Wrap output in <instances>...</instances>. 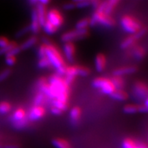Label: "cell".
Returning a JSON list of instances; mask_svg holds the SVG:
<instances>
[{
	"mask_svg": "<svg viewBox=\"0 0 148 148\" xmlns=\"http://www.w3.org/2000/svg\"><path fill=\"white\" fill-rule=\"evenodd\" d=\"M39 88L40 92L44 95H47L52 100L67 103L69 88L64 80L60 77L53 75L49 79V84H47L45 79L39 80Z\"/></svg>",
	"mask_w": 148,
	"mask_h": 148,
	"instance_id": "6da1fadb",
	"label": "cell"
},
{
	"mask_svg": "<svg viewBox=\"0 0 148 148\" xmlns=\"http://www.w3.org/2000/svg\"><path fill=\"white\" fill-rule=\"evenodd\" d=\"M45 57L49 60L51 66H53L56 69L58 74L60 75L65 74L66 67L64 66V62L60 55V53L54 46L52 45L46 46Z\"/></svg>",
	"mask_w": 148,
	"mask_h": 148,
	"instance_id": "7a4b0ae2",
	"label": "cell"
},
{
	"mask_svg": "<svg viewBox=\"0 0 148 148\" xmlns=\"http://www.w3.org/2000/svg\"><path fill=\"white\" fill-rule=\"evenodd\" d=\"M97 23L110 27L114 25V21L112 18L108 15H106L103 12L95 11L91 18L89 20V25L95 26Z\"/></svg>",
	"mask_w": 148,
	"mask_h": 148,
	"instance_id": "3957f363",
	"label": "cell"
},
{
	"mask_svg": "<svg viewBox=\"0 0 148 148\" xmlns=\"http://www.w3.org/2000/svg\"><path fill=\"white\" fill-rule=\"evenodd\" d=\"M121 25L125 32L131 34H135L141 28L140 23L130 16H124L121 18Z\"/></svg>",
	"mask_w": 148,
	"mask_h": 148,
	"instance_id": "277c9868",
	"label": "cell"
},
{
	"mask_svg": "<svg viewBox=\"0 0 148 148\" xmlns=\"http://www.w3.org/2000/svg\"><path fill=\"white\" fill-rule=\"evenodd\" d=\"M92 85L94 87L99 88L103 93L106 95H110L115 90L111 81L107 78H103V77L96 78L92 82Z\"/></svg>",
	"mask_w": 148,
	"mask_h": 148,
	"instance_id": "5b68a950",
	"label": "cell"
},
{
	"mask_svg": "<svg viewBox=\"0 0 148 148\" xmlns=\"http://www.w3.org/2000/svg\"><path fill=\"white\" fill-rule=\"evenodd\" d=\"M88 34V30L86 29H75V30L70 31L64 33L61 36V40L62 42H71L73 40L80 39V38H85Z\"/></svg>",
	"mask_w": 148,
	"mask_h": 148,
	"instance_id": "8992f818",
	"label": "cell"
},
{
	"mask_svg": "<svg viewBox=\"0 0 148 148\" xmlns=\"http://www.w3.org/2000/svg\"><path fill=\"white\" fill-rule=\"evenodd\" d=\"M147 27H141L137 32H136L135 34H132V36H129L128 38L123 40L121 45V47L122 49H126V48L130 47L135 41H136L140 38H141L142 36H143L147 32Z\"/></svg>",
	"mask_w": 148,
	"mask_h": 148,
	"instance_id": "52a82bcc",
	"label": "cell"
},
{
	"mask_svg": "<svg viewBox=\"0 0 148 148\" xmlns=\"http://www.w3.org/2000/svg\"><path fill=\"white\" fill-rule=\"evenodd\" d=\"M46 21L52 24L56 28H58L63 23V18L58 10H51L46 14Z\"/></svg>",
	"mask_w": 148,
	"mask_h": 148,
	"instance_id": "ba28073f",
	"label": "cell"
},
{
	"mask_svg": "<svg viewBox=\"0 0 148 148\" xmlns=\"http://www.w3.org/2000/svg\"><path fill=\"white\" fill-rule=\"evenodd\" d=\"M133 92L135 98L138 101H143L147 99V88L142 83H136L134 86Z\"/></svg>",
	"mask_w": 148,
	"mask_h": 148,
	"instance_id": "9c48e42d",
	"label": "cell"
},
{
	"mask_svg": "<svg viewBox=\"0 0 148 148\" xmlns=\"http://www.w3.org/2000/svg\"><path fill=\"white\" fill-rule=\"evenodd\" d=\"M45 114V109L42 106H34L29 110L28 119L31 121L40 119Z\"/></svg>",
	"mask_w": 148,
	"mask_h": 148,
	"instance_id": "30bf717a",
	"label": "cell"
},
{
	"mask_svg": "<svg viewBox=\"0 0 148 148\" xmlns=\"http://www.w3.org/2000/svg\"><path fill=\"white\" fill-rule=\"evenodd\" d=\"M30 31L34 34H36L39 32L40 29V24L38 22V16H37L36 9H33L32 10V14H31V23L29 25Z\"/></svg>",
	"mask_w": 148,
	"mask_h": 148,
	"instance_id": "8fae6325",
	"label": "cell"
},
{
	"mask_svg": "<svg viewBox=\"0 0 148 148\" xmlns=\"http://www.w3.org/2000/svg\"><path fill=\"white\" fill-rule=\"evenodd\" d=\"M63 51L66 60L70 62H73L74 55H75V47L72 44V42H65L63 46Z\"/></svg>",
	"mask_w": 148,
	"mask_h": 148,
	"instance_id": "7c38bea8",
	"label": "cell"
},
{
	"mask_svg": "<svg viewBox=\"0 0 148 148\" xmlns=\"http://www.w3.org/2000/svg\"><path fill=\"white\" fill-rule=\"evenodd\" d=\"M65 75V79L64 81L66 83V84L69 86V84H71L73 79H75V76L77 75V66H73L66 68Z\"/></svg>",
	"mask_w": 148,
	"mask_h": 148,
	"instance_id": "4fadbf2b",
	"label": "cell"
},
{
	"mask_svg": "<svg viewBox=\"0 0 148 148\" xmlns=\"http://www.w3.org/2000/svg\"><path fill=\"white\" fill-rule=\"evenodd\" d=\"M123 148H147L146 144L131 138H126L122 143Z\"/></svg>",
	"mask_w": 148,
	"mask_h": 148,
	"instance_id": "5bb4252c",
	"label": "cell"
},
{
	"mask_svg": "<svg viewBox=\"0 0 148 148\" xmlns=\"http://www.w3.org/2000/svg\"><path fill=\"white\" fill-rule=\"evenodd\" d=\"M36 14L37 16H38V22L40 26L42 27V25L45 24L46 22V12H45V8L43 5L40 4V3H38L36 5Z\"/></svg>",
	"mask_w": 148,
	"mask_h": 148,
	"instance_id": "9a60e30c",
	"label": "cell"
},
{
	"mask_svg": "<svg viewBox=\"0 0 148 148\" xmlns=\"http://www.w3.org/2000/svg\"><path fill=\"white\" fill-rule=\"evenodd\" d=\"M106 58L103 54L99 53L97 54V56L95 58V69L98 72L103 71V70L105 69L106 66Z\"/></svg>",
	"mask_w": 148,
	"mask_h": 148,
	"instance_id": "2e32d148",
	"label": "cell"
},
{
	"mask_svg": "<svg viewBox=\"0 0 148 148\" xmlns=\"http://www.w3.org/2000/svg\"><path fill=\"white\" fill-rule=\"evenodd\" d=\"M136 68L134 67V66H127V67H123L116 69L115 71L113 72V75L114 76L121 77L122 75L134 73V72H136Z\"/></svg>",
	"mask_w": 148,
	"mask_h": 148,
	"instance_id": "e0dca14e",
	"label": "cell"
},
{
	"mask_svg": "<svg viewBox=\"0 0 148 148\" xmlns=\"http://www.w3.org/2000/svg\"><path fill=\"white\" fill-rule=\"evenodd\" d=\"M26 118L25 115V112L22 108H18L14 112L12 116V123H16L20 121H22L24 119Z\"/></svg>",
	"mask_w": 148,
	"mask_h": 148,
	"instance_id": "ac0fdd59",
	"label": "cell"
},
{
	"mask_svg": "<svg viewBox=\"0 0 148 148\" xmlns=\"http://www.w3.org/2000/svg\"><path fill=\"white\" fill-rule=\"evenodd\" d=\"M110 97L118 101H125L127 99V95L126 92L122 90H115L111 94Z\"/></svg>",
	"mask_w": 148,
	"mask_h": 148,
	"instance_id": "d6986e66",
	"label": "cell"
},
{
	"mask_svg": "<svg viewBox=\"0 0 148 148\" xmlns=\"http://www.w3.org/2000/svg\"><path fill=\"white\" fill-rule=\"evenodd\" d=\"M80 109L78 107H73L70 111V118L73 124H76L80 117Z\"/></svg>",
	"mask_w": 148,
	"mask_h": 148,
	"instance_id": "ffe728a7",
	"label": "cell"
},
{
	"mask_svg": "<svg viewBox=\"0 0 148 148\" xmlns=\"http://www.w3.org/2000/svg\"><path fill=\"white\" fill-rule=\"evenodd\" d=\"M37 42V38L36 36H32L30 38H29L28 39L25 40V42H23L21 44V46H19L21 48V50H25V49H29V48L32 47V46H34Z\"/></svg>",
	"mask_w": 148,
	"mask_h": 148,
	"instance_id": "44dd1931",
	"label": "cell"
},
{
	"mask_svg": "<svg viewBox=\"0 0 148 148\" xmlns=\"http://www.w3.org/2000/svg\"><path fill=\"white\" fill-rule=\"evenodd\" d=\"M52 143L56 148H71L69 143L66 140L61 138H55L52 140Z\"/></svg>",
	"mask_w": 148,
	"mask_h": 148,
	"instance_id": "7402d4cb",
	"label": "cell"
},
{
	"mask_svg": "<svg viewBox=\"0 0 148 148\" xmlns=\"http://www.w3.org/2000/svg\"><path fill=\"white\" fill-rule=\"evenodd\" d=\"M119 2V1H118V0H110V1H107L106 8H105L103 13L106 14V15H110V14L113 10V9L115 8L116 5Z\"/></svg>",
	"mask_w": 148,
	"mask_h": 148,
	"instance_id": "603a6c76",
	"label": "cell"
},
{
	"mask_svg": "<svg viewBox=\"0 0 148 148\" xmlns=\"http://www.w3.org/2000/svg\"><path fill=\"white\" fill-rule=\"evenodd\" d=\"M110 81L113 84L115 90H121L122 88L123 87V81L121 78V77L114 76Z\"/></svg>",
	"mask_w": 148,
	"mask_h": 148,
	"instance_id": "cb8c5ba5",
	"label": "cell"
},
{
	"mask_svg": "<svg viewBox=\"0 0 148 148\" xmlns=\"http://www.w3.org/2000/svg\"><path fill=\"white\" fill-rule=\"evenodd\" d=\"M42 27H43L44 31H45V33H47V34L51 35L56 32L57 28L55 26H53L52 24H51L49 22L46 21V22L42 25Z\"/></svg>",
	"mask_w": 148,
	"mask_h": 148,
	"instance_id": "d4e9b609",
	"label": "cell"
},
{
	"mask_svg": "<svg viewBox=\"0 0 148 148\" xmlns=\"http://www.w3.org/2000/svg\"><path fill=\"white\" fill-rule=\"evenodd\" d=\"M88 25H89V19L84 18L79 20V21L77 22L76 25H75V27H76V29L81 30V29H86V27H87Z\"/></svg>",
	"mask_w": 148,
	"mask_h": 148,
	"instance_id": "484cf974",
	"label": "cell"
},
{
	"mask_svg": "<svg viewBox=\"0 0 148 148\" xmlns=\"http://www.w3.org/2000/svg\"><path fill=\"white\" fill-rule=\"evenodd\" d=\"M123 112L127 114H134L138 112V106L133 104L126 105L123 107Z\"/></svg>",
	"mask_w": 148,
	"mask_h": 148,
	"instance_id": "4316f807",
	"label": "cell"
},
{
	"mask_svg": "<svg viewBox=\"0 0 148 148\" xmlns=\"http://www.w3.org/2000/svg\"><path fill=\"white\" fill-rule=\"evenodd\" d=\"M73 2L75 3V7L79 8H83L90 6L91 1H88V0H77V1H73Z\"/></svg>",
	"mask_w": 148,
	"mask_h": 148,
	"instance_id": "83f0119b",
	"label": "cell"
},
{
	"mask_svg": "<svg viewBox=\"0 0 148 148\" xmlns=\"http://www.w3.org/2000/svg\"><path fill=\"white\" fill-rule=\"evenodd\" d=\"M145 54V49L141 47H138L134 50V56L136 58L140 60L144 57V56Z\"/></svg>",
	"mask_w": 148,
	"mask_h": 148,
	"instance_id": "f1b7e54d",
	"label": "cell"
},
{
	"mask_svg": "<svg viewBox=\"0 0 148 148\" xmlns=\"http://www.w3.org/2000/svg\"><path fill=\"white\" fill-rule=\"evenodd\" d=\"M11 109L10 104L8 102H1L0 103V113L1 114H6L10 112Z\"/></svg>",
	"mask_w": 148,
	"mask_h": 148,
	"instance_id": "f546056e",
	"label": "cell"
},
{
	"mask_svg": "<svg viewBox=\"0 0 148 148\" xmlns=\"http://www.w3.org/2000/svg\"><path fill=\"white\" fill-rule=\"evenodd\" d=\"M38 66L40 69H46V68L49 67L51 66L50 63H49V60L47 58L45 57V58L39 59L38 62Z\"/></svg>",
	"mask_w": 148,
	"mask_h": 148,
	"instance_id": "4dcf8cb0",
	"label": "cell"
},
{
	"mask_svg": "<svg viewBox=\"0 0 148 148\" xmlns=\"http://www.w3.org/2000/svg\"><path fill=\"white\" fill-rule=\"evenodd\" d=\"M44 100V95L42 92H39L36 95V97H34V103L35 106H40V105L42 104V103L43 102Z\"/></svg>",
	"mask_w": 148,
	"mask_h": 148,
	"instance_id": "1f68e13d",
	"label": "cell"
},
{
	"mask_svg": "<svg viewBox=\"0 0 148 148\" xmlns=\"http://www.w3.org/2000/svg\"><path fill=\"white\" fill-rule=\"evenodd\" d=\"M16 46V44L15 42H11L10 43L8 44V46L4 48H0V56L2 55V54H5L8 51H9L11 49Z\"/></svg>",
	"mask_w": 148,
	"mask_h": 148,
	"instance_id": "d6a6232c",
	"label": "cell"
},
{
	"mask_svg": "<svg viewBox=\"0 0 148 148\" xmlns=\"http://www.w3.org/2000/svg\"><path fill=\"white\" fill-rule=\"evenodd\" d=\"M90 71L89 69H86L85 67H81V66H77V75H80L82 77H86L89 75Z\"/></svg>",
	"mask_w": 148,
	"mask_h": 148,
	"instance_id": "836d02e7",
	"label": "cell"
},
{
	"mask_svg": "<svg viewBox=\"0 0 148 148\" xmlns=\"http://www.w3.org/2000/svg\"><path fill=\"white\" fill-rule=\"evenodd\" d=\"M29 31H30V29H29V25L28 26L24 27H23V28H21V29H19V30H18V32L16 33L15 37H16V38H20V37L23 36L24 35L26 34L27 33L29 32Z\"/></svg>",
	"mask_w": 148,
	"mask_h": 148,
	"instance_id": "e575fe53",
	"label": "cell"
},
{
	"mask_svg": "<svg viewBox=\"0 0 148 148\" xmlns=\"http://www.w3.org/2000/svg\"><path fill=\"white\" fill-rule=\"evenodd\" d=\"M27 117L25 118V119H24L23 120H22V121H20L18 122H16V123H13V125L15 128L20 130L25 127V125H27Z\"/></svg>",
	"mask_w": 148,
	"mask_h": 148,
	"instance_id": "d590c367",
	"label": "cell"
},
{
	"mask_svg": "<svg viewBox=\"0 0 148 148\" xmlns=\"http://www.w3.org/2000/svg\"><path fill=\"white\" fill-rule=\"evenodd\" d=\"M21 51V48L19 46H15V47L11 49L10 51H8L5 53V56H14L18 54V53H20V51Z\"/></svg>",
	"mask_w": 148,
	"mask_h": 148,
	"instance_id": "8d00e7d4",
	"label": "cell"
},
{
	"mask_svg": "<svg viewBox=\"0 0 148 148\" xmlns=\"http://www.w3.org/2000/svg\"><path fill=\"white\" fill-rule=\"evenodd\" d=\"M45 51H46V46L44 45H40L38 50V56L39 59L43 58L45 57Z\"/></svg>",
	"mask_w": 148,
	"mask_h": 148,
	"instance_id": "74e56055",
	"label": "cell"
},
{
	"mask_svg": "<svg viewBox=\"0 0 148 148\" xmlns=\"http://www.w3.org/2000/svg\"><path fill=\"white\" fill-rule=\"evenodd\" d=\"M10 73H11L10 69H7L3 70L1 73H0V82L4 80L5 79H6L7 77L10 75Z\"/></svg>",
	"mask_w": 148,
	"mask_h": 148,
	"instance_id": "f35d334b",
	"label": "cell"
},
{
	"mask_svg": "<svg viewBox=\"0 0 148 148\" xmlns=\"http://www.w3.org/2000/svg\"><path fill=\"white\" fill-rule=\"evenodd\" d=\"M16 59L14 56H5V62L8 66H12L15 64Z\"/></svg>",
	"mask_w": 148,
	"mask_h": 148,
	"instance_id": "ab89813d",
	"label": "cell"
},
{
	"mask_svg": "<svg viewBox=\"0 0 148 148\" xmlns=\"http://www.w3.org/2000/svg\"><path fill=\"white\" fill-rule=\"evenodd\" d=\"M9 43H10V42L6 37L0 36V48L5 47L6 46H8Z\"/></svg>",
	"mask_w": 148,
	"mask_h": 148,
	"instance_id": "60d3db41",
	"label": "cell"
},
{
	"mask_svg": "<svg viewBox=\"0 0 148 148\" xmlns=\"http://www.w3.org/2000/svg\"><path fill=\"white\" fill-rule=\"evenodd\" d=\"M75 8V5L73 2H67L63 5V9L66 10H73Z\"/></svg>",
	"mask_w": 148,
	"mask_h": 148,
	"instance_id": "b9f144b4",
	"label": "cell"
},
{
	"mask_svg": "<svg viewBox=\"0 0 148 148\" xmlns=\"http://www.w3.org/2000/svg\"><path fill=\"white\" fill-rule=\"evenodd\" d=\"M62 110H60V109L56 108V107H52L51 108V112L54 115H60V114H62Z\"/></svg>",
	"mask_w": 148,
	"mask_h": 148,
	"instance_id": "7bdbcfd3",
	"label": "cell"
},
{
	"mask_svg": "<svg viewBox=\"0 0 148 148\" xmlns=\"http://www.w3.org/2000/svg\"><path fill=\"white\" fill-rule=\"evenodd\" d=\"M138 112H147V108L145 107L143 105H141V106H138Z\"/></svg>",
	"mask_w": 148,
	"mask_h": 148,
	"instance_id": "ee69618b",
	"label": "cell"
},
{
	"mask_svg": "<svg viewBox=\"0 0 148 148\" xmlns=\"http://www.w3.org/2000/svg\"><path fill=\"white\" fill-rule=\"evenodd\" d=\"M99 4H100V1H97V0H93V1H91V2H90V5H92V6H93L95 8H97Z\"/></svg>",
	"mask_w": 148,
	"mask_h": 148,
	"instance_id": "f6af8a7d",
	"label": "cell"
},
{
	"mask_svg": "<svg viewBox=\"0 0 148 148\" xmlns=\"http://www.w3.org/2000/svg\"><path fill=\"white\" fill-rule=\"evenodd\" d=\"M38 3H40V4L43 5L44 6H45L46 5L48 4V3H49V0H40V1H38Z\"/></svg>",
	"mask_w": 148,
	"mask_h": 148,
	"instance_id": "bcb514c9",
	"label": "cell"
},
{
	"mask_svg": "<svg viewBox=\"0 0 148 148\" xmlns=\"http://www.w3.org/2000/svg\"><path fill=\"white\" fill-rule=\"evenodd\" d=\"M29 3H30L31 5H37V3H38V0H30V1H29Z\"/></svg>",
	"mask_w": 148,
	"mask_h": 148,
	"instance_id": "7dc6e473",
	"label": "cell"
},
{
	"mask_svg": "<svg viewBox=\"0 0 148 148\" xmlns=\"http://www.w3.org/2000/svg\"><path fill=\"white\" fill-rule=\"evenodd\" d=\"M143 106H145V107H147V106H148V99H145V103H144Z\"/></svg>",
	"mask_w": 148,
	"mask_h": 148,
	"instance_id": "c3c4849f",
	"label": "cell"
}]
</instances>
